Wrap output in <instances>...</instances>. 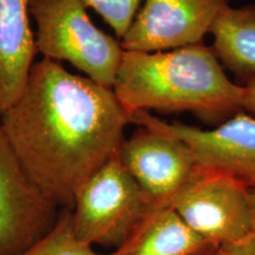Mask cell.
I'll return each instance as SVG.
<instances>
[{
  "label": "cell",
  "instance_id": "30bf717a",
  "mask_svg": "<svg viewBox=\"0 0 255 255\" xmlns=\"http://www.w3.org/2000/svg\"><path fill=\"white\" fill-rule=\"evenodd\" d=\"M36 53L28 0H0V116L23 91Z\"/></svg>",
  "mask_w": 255,
  "mask_h": 255
},
{
  "label": "cell",
  "instance_id": "8992f818",
  "mask_svg": "<svg viewBox=\"0 0 255 255\" xmlns=\"http://www.w3.org/2000/svg\"><path fill=\"white\" fill-rule=\"evenodd\" d=\"M119 157L149 206H171L200 171L195 156L182 139L146 127L121 143Z\"/></svg>",
  "mask_w": 255,
  "mask_h": 255
},
{
  "label": "cell",
  "instance_id": "2e32d148",
  "mask_svg": "<svg viewBox=\"0 0 255 255\" xmlns=\"http://www.w3.org/2000/svg\"><path fill=\"white\" fill-rule=\"evenodd\" d=\"M244 101H242V110H246L251 116L255 117V77L245 81Z\"/></svg>",
  "mask_w": 255,
  "mask_h": 255
},
{
  "label": "cell",
  "instance_id": "8fae6325",
  "mask_svg": "<svg viewBox=\"0 0 255 255\" xmlns=\"http://www.w3.org/2000/svg\"><path fill=\"white\" fill-rule=\"evenodd\" d=\"M212 247L173 207L149 206L123 244L108 255H197Z\"/></svg>",
  "mask_w": 255,
  "mask_h": 255
},
{
  "label": "cell",
  "instance_id": "4fadbf2b",
  "mask_svg": "<svg viewBox=\"0 0 255 255\" xmlns=\"http://www.w3.org/2000/svg\"><path fill=\"white\" fill-rule=\"evenodd\" d=\"M17 255H108L98 253L76 238L72 229L71 209L60 210L59 218L45 237Z\"/></svg>",
  "mask_w": 255,
  "mask_h": 255
},
{
  "label": "cell",
  "instance_id": "9c48e42d",
  "mask_svg": "<svg viewBox=\"0 0 255 255\" xmlns=\"http://www.w3.org/2000/svg\"><path fill=\"white\" fill-rule=\"evenodd\" d=\"M231 0H144L121 45L157 52L202 43Z\"/></svg>",
  "mask_w": 255,
  "mask_h": 255
},
{
  "label": "cell",
  "instance_id": "277c9868",
  "mask_svg": "<svg viewBox=\"0 0 255 255\" xmlns=\"http://www.w3.org/2000/svg\"><path fill=\"white\" fill-rule=\"evenodd\" d=\"M149 205L131 175L114 154L79 188L71 209L76 238L89 246L116 250Z\"/></svg>",
  "mask_w": 255,
  "mask_h": 255
},
{
  "label": "cell",
  "instance_id": "e0dca14e",
  "mask_svg": "<svg viewBox=\"0 0 255 255\" xmlns=\"http://www.w3.org/2000/svg\"><path fill=\"white\" fill-rule=\"evenodd\" d=\"M197 255H221V253H220V250L218 247H212Z\"/></svg>",
  "mask_w": 255,
  "mask_h": 255
},
{
  "label": "cell",
  "instance_id": "9a60e30c",
  "mask_svg": "<svg viewBox=\"0 0 255 255\" xmlns=\"http://www.w3.org/2000/svg\"><path fill=\"white\" fill-rule=\"evenodd\" d=\"M221 255H255V233L240 242L219 248Z\"/></svg>",
  "mask_w": 255,
  "mask_h": 255
},
{
  "label": "cell",
  "instance_id": "7c38bea8",
  "mask_svg": "<svg viewBox=\"0 0 255 255\" xmlns=\"http://www.w3.org/2000/svg\"><path fill=\"white\" fill-rule=\"evenodd\" d=\"M213 51L223 68L244 79L255 77V5L228 6L210 28Z\"/></svg>",
  "mask_w": 255,
  "mask_h": 255
},
{
  "label": "cell",
  "instance_id": "7a4b0ae2",
  "mask_svg": "<svg viewBox=\"0 0 255 255\" xmlns=\"http://www.w3.org/2000/svg\"><path fill=\"white\" fill-rule=\"evenodd\" d=\"M113 90L128 114L193 113L214 122L242 110L244 87L232 82L212 47L124 51Z\"/></svg>",
  "mask_w": 255,
  "mask_h": 255
},
{
  "label": "cell",
  "instance_id": "ac0fdd59",
  "mask_svg": "<svg viewBox=\"0 0 255 255\" xmlns=\"http://www.w3.org/2000/svg\"><path fill=\"white\" fill-rule=\"evenodd\" d=\"M251 195H252V203H253V210H254V216H255V187L251 189Z\"/></svg>",
  "mask_w": 255,
  "mask_h": 255
},
{
  "label": "cell",
  "instance_id": "52a82bcc",
  "mask_svg": "<svg viewBox=\"0 0 255 255\" xmlns=\"http://www.w3.org/2000/svg\"><path fill=\"white\" fill-rule=\"evenodd\" d=\"M59 207L31 181L0 123V255H17L45 237Z\"/></svg>",
  "mask_w": 255,
  "mask_h": 255
},
{
  "label": "cell",
  "instance_id": "5bb4252c",
  "mask_svg": "<svg viewBox=\"0 0 255 255\" xmlns=\"http://www.w3.org/2000/svg\"><path fill=\"white\" fill-rule=\"evenodd\" d=\"M85 7L92 8L113 28L121 41L129 31L144 0H79Z\"/></svg>",
  "mask_w": 255,
  "mask_h": 255
},
{
  "label": "cell",
  "instance_id": "ba28073f",
  "mask_svg": "<svg viewBox=\"0 0 255 255\" xmlns=\"http://www.w3.org/2000/svg\"><path fill=\"white\" fill-rule=\"evenodd\" d=\"M130 123L170 133L187 143L201 169L233 176L255 187V117L239 111L215 129L203 130L182 123H168L148 111L130 115Z\"/></svg>",
  "mask_w": 255,
  "mask_h": 255
},
{
  "label": "cell",
  "instance_id": "3957f363",
  "mask_svg": "<svg viewBox=\"0 0 255 255\" xmlns=\"http://www.w3.org/2000/svg\"><path fill=\"white\" fill-rule=\"evenodd\" d=\"M37 25V52L44 58L68 62L103 87H114L123 49L116 37L92 23L79 0H28Z\"/></svg>",
  "mask_w": 255,
  "mask_h": 255
},
{
  "label": "cell",
  "instance_id": "5b68a950",
  "mask_svg": "<svg viewBox=\"0 0 255 255\" xmlns=\"http://www.w3.org/2000/svg\"><path fill=\"white\" fill-rule=\"evenodd\" d=\"M170 207L199 237L218 248L255 233L251 189L228 174L200 168Z\"/></svg>",
  "mask_w": 255,
  "mask_h": 255
},
{
  "label": "cell",
  "instance_id": "6da1fadb",
  "mask_svg": "<svg viewBox=\"0 0 255 255\" xmlns=\"http://www.w3.org/2000/svg\"><path fill=\"white\" fill-rule=\"evenodd\" d=\"M0 123L31 181L62 209L119 150L130 115L111 88L43 58Z\"/></svg>",
  "mask_w": 255,
  "mask_h": 255
}]
</instances>
